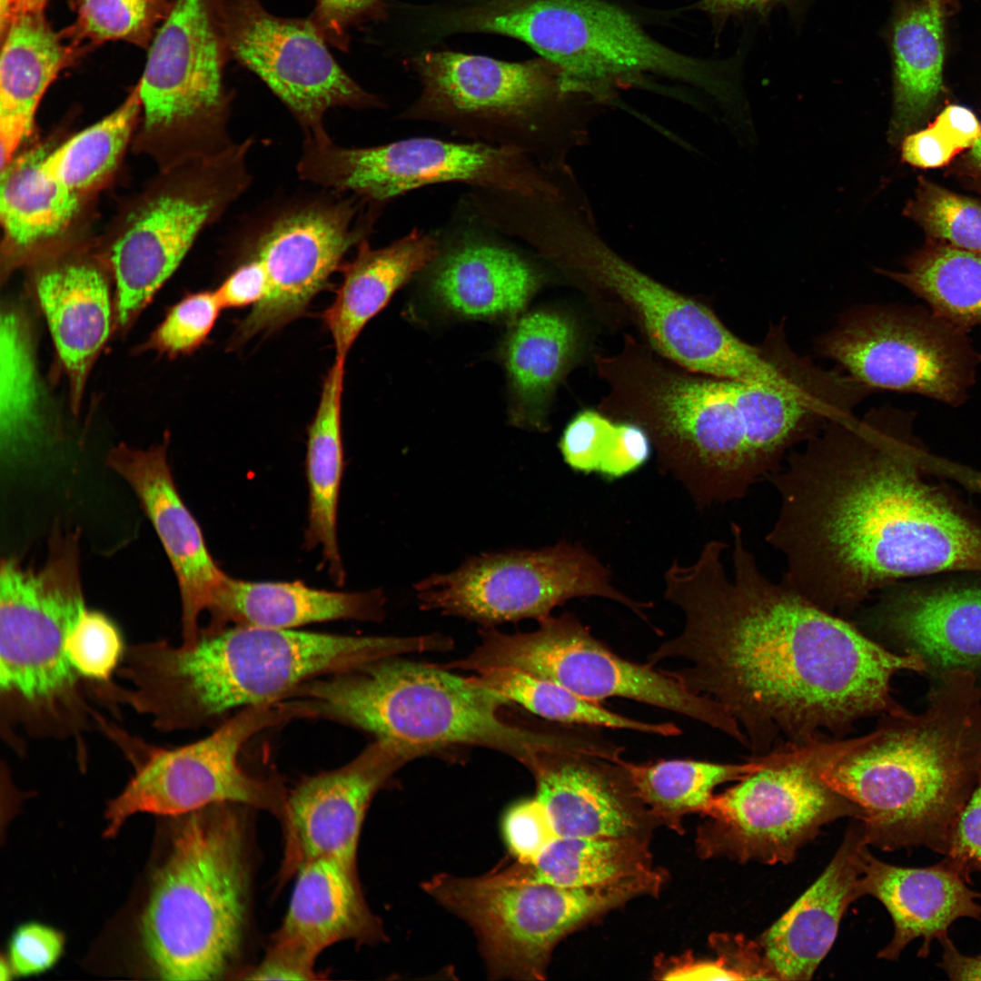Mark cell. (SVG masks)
<instances>
[{
	"label": "cell",
	"mask_w": 981,
	"mask_h": 981,
	"mask_svg": "<svg viewBox=\"0 0 981 981\" xmlns=\"http://www.w3.org/2000/svg\"><path fill=\"white\" fill-rule=\"evenodd\" d=\"M728 547L708 541L689 565L664 573L667 600L684 615L682 631L647 662L689 663L666 670L689 691L718 701L738 723L758 756L785 745L840 738L860 719L905 709L891 695L903 670L925 672L918 656L894 652L852 620L827 612L770 580L730 524Z\"/></svg>",
	"instance_id": "6da1fadb"
},
{
	"label": "cell",
	"mask_w": 981,
	"mask_h": 981,
	"mask_svg": "<svg viewBox=\"0 0 981 981\" xmlns=\"http://www.w3.org/2000/svg\"><path fill=\"white\" fill-rule=\"evenodd\" d=\"M900 414L873 408L830 421L768 479L779 507L765 540L785 560L782 582L847 619L920 574L941 543V508Z\"/></svg>",
	"instance_id": "7a4b0ae2"
},
{
	"label": "cell",
	"mask_w": 981,
	"mask_h": 981,
	"mask_svg": "<svg viewBox=\"0 0 981 981\" xmlns=\"http://www.w3.org/2000/svg\"><path fill=\"white\" fill-rule=\"evenodd\" d=\"M871 732L804 745L822 779L862 811L867 846L945 855L981 773V691L969 670L942 673L927 709L886 714Z\"/></svg>",
	"instance_id": "3957f363"
},
{
	"label": "cell",
	"mask_w": 981,
	"mask_h": 981,
	"mask_svg": "<svg viewBox=\"0 0 981 981\" xmlns=\"http://www.w3.org/2000/svg\"><path fill=\"white\" fill-rule=\"evenodd\" d=\"M411 637L348 636L233 626L202 631L191 645L167 640L126 648L98 698L129 707L163 732L199 728L231 711L283 699L321 676L411 653Z\"/></svg>",
	"instance_id": "277c9868"
},
{
	"label": "cell",
	"mask_w": 981,
	"mask_h": 981,
	"mask_svg": "<svg viewBox=\"0 0 981 981\" xmlns=\"http://www.w3.org/2000/svg\"><path fill=\"white\" fill-rule=\"evenodd\" d=\"M603 407L612 419L647 433L660 471L698 509L742 499L777 472L792 450L766 383L694 372L644 345L614 366Z\"/></svg>",
	"instance_id": "5b68a950"
},
{
	"label": "cell",
	"mask_w": 981,
	"mask_h": 981,
	"mask_svg": "<svg viewBox=\"0 0 981 981\" xmlns=\"http://www.w3.org/2000/svg\"><path fill=\"white\" fill-rule=\"evenodd\" d=\"M515 233L598 308L630 323L665 360L713 377L772 378L774 362L763 342L743 341L708 305L659 282L608 244L580 185L530 202Z\"/></svg>",
	"instance_id": "8992f818"
},
{
	"label": "cell",
	"mask_w": 981,
	"mask_h": 981,
	"mask_svg": "<svg viewBox=\"0 0 981 981\" xmlns=\"http://www.w3.org/2000/svg\"><path fill=\"white\" fill-rule=\"evenodd\" d=\"M288 698L301 718L332 719L432 753L453 746L491 748L528 770L543 754L590 753L595 746L585 726L510 724L500 710L512 702L475 676L398 657L312 679Z\"/></svg>",
	"instance_id": "52a82bcc"
},
{
	"label": "cell",
	"mask_w": 981,
	"mask_h": 981,
	"mask_svg": "<svg viewBox=\"0 0 981 981\" xmlns=\"http://www.w3.org/2000/svg\"><path fill=\"white\" fill-rule=\"evenodd\" d=\"M239 805L192 813L177 830L143 917L144 944L162 979L220 978L247 923L250 859Z\"/></svg>",
	"instance_id": "ba28073f"
},
{
	"label": "cell",
	"mask_w": 981,
	"mask_h": 981,
	"mask_svg": "<svg viewBox=\"0 0 981 981\" xmlns=\"http://www.w3.org/2000/svg\"><path fill=\"white\" fill-rule=\"evenodd\" d=\"M419 96L400 120L441 124L455 134L520 152L544 166L567 164L589 141L604 105L570 93L560 71L540 58L520 63L454 52L413 60Z\"/></svg>",
	"instance_id": "9c48e42d"
},
{
	"label": "cell",
	"mask_w": 981,
	"mask_h": 981,
	"mask_svg": "<svg viewBox=\"0 0 981 981\" xmlns=\"http://www.w3.org/2000/svg\"><path fill=\"white\" fill-rule=\"evenodd\" d=\"M441 27L517 38L560 69L566 91L603 104L615 89L647 75L691 84L723 103L734 94L714 65L655 41L606 0H473L442 15Z\"/></svg>",
	"instance_id": "30bf717a"
},
{
	"label": "cell",
	"mask_w": 981,
	"mask_h": 981,
	"mask_svg": "<svg viewBox=\"0 0 981 981\" xmlns=\"http://www.w3.org/2000/svg\"><path fill=\"white\" fill-rule=\"evenodd\" d=\"M79 562L77 535L60 531L39 570L15 558L2 560L0 696L7 722L31 733L74 737L82 751V732L93 712L65 651L86 609Z\"/></svg>",
	"instance_id": "8fae6325"
},
{
	"label": "cell",
	"mask_w": 981,
	"mask_h": 981,
	"mask_svg": "<svg viewBox=\"0 0 981 981\" xmlns=\"http://www.w3.org/2000/svg\"><path fill=\"white\" fill-rule=\"evenodd\" d=\"M293 718V710L281 700L252 706L235 712L204 738L170 748L145 743L101 717L98 726L135 768L108 804L104 835L114 836L136 813L178 816L218 804L257 808L280 818L288 795L283 786L250 775L239 756L254 735Z\"/></svg>",
	"instance_id": "7c38bea8"
},
{
	"label": "cell",
	"mask_w": 981,
	"mask_h": 981,
	"mask_svg": "<svg viewBox=\"0 0 981 981\" xmlns=\"http://www.w3.org/2000/svg\"><path fill=\"white\" fill-rule=\"evenodd\" d=\"M538 623L533 631L514 634L488 628L471 653L441 666L475 672L492 667L520 669L590 701L629 699L699 721L747 744L738 723L718 701L689 691L666 670L620 657L575 614L550 615Z\"/></svg>",
	"instance_id": "4fadbf2b"
},
{
	"label": "cell",
	"mask_w": 981,
	"mask_h": 981,
	"mask_svg": "<svg viewBox=\"0 0 981 981\" xmlns=\"http://www.w3.org/2000/svg\"><path fill=\"white\" fill-rule=\"evenodd\" d=\"M220 1L176 0L147 49L137 83L143 137L154 153H175L176 164L233 144Z\"/></svg>",
	"instance_id": "5bb4252c"
},
{
	"label": "cell",
	"mask_w": 981,
	"mask_h": 981,
	"mask_svg": "<svg viewBox=\"0 0 981 981\" xmlns=\"http://www.w3.org/2000/svg\"><path fill=\"white\" fill-rule=\"evenodd\" d=\"M251 141L176 164L167 183L148 192L122 221L108 249L115 318L128 327L177 269L202 230L248 183Z\"/></svg>",
	"instance_id": "9a60e30c"
},
{
	"label": "cell",
	"mask_w": 981,
	"mask_h": 981,
	"mask_svg": "<svg viewBox=\"0 0 981 981\" xmlns=\"http://www.w3.org/2000/svg\"><path fill=\"white\" fill-rule=\"evenodd\" d=\"M422 888L472 928L494 979L543 980L557 944L615 905L607 886L562 887L503 867L474 877L440 873Z\"/></svg>",
	"instance_id": "2e32d148"
},
{
	"label": "cell",
	"mask_w": 981,
	"mask_h": 981,
	"mask_svg": "<svg viewBox=\"0 0 981 981\" xmlns=\"http://www.w3.org/2000/svg\"><path fill=\"white\" fill-rule=\"evenodd\" d=\"M301 178L337 193L385 205L411 191L438 183L534 194L553 183V172L526 154L481 142L411 137L367 147H345L329 134L305 136Z\"/></svg>",
	"instance_id": "e0dca14e"
},
{
	"label": "cell",
	"mask_w": 981,
	"mask_h": 981,
	"mask_svg": "<svg viewBox=\"0 0 981 981\" xmlns=\"http://www.w3.org/2000/svg\"><path fill=\"white\" fill-rule=\"evenodd\" d=\"M757 771L713 796L697 847L704 857L788 863L821 828L862 811L833 789L796 745L756 757Z\"/></svg>",
	"instance_id": "ac0fdd59"
},
{
	"label": "cell",
	"mask_w": 981,
	"mask_h": 981,
	"mask_svg": "<svg viewBox=\"0 0 981 981\" xmlns=\"http://www.w3.org/2000/svg\"><path fill=\"white\" fill-rule=\"evenodd\" d=\"M816 350L870 391L916 393L953 406L966 400L981 361L967 331L901 305L847 310L817 339Z\"/></svg>",
	"instance_id": "d6986e66"
},
{
	"label": "cell",
	"mask_w": 981,
	"mask_h": 981,
	"mask_svg": "<svg viewBox=\"0 0 981 981\" xmlns=\"http://www.w3.org/2000/svg\"><path fill=\"white\" fill-rule=\"evenodd\" d=\"M421 609L463 618L485 628L525 619L537 621L581 597L614 600L648 621L651 602L629 598L612 585L609 570L586 548L560 542L473 557L455 570L414 585Z\"/></svg>",
	"instance_id": "ffe728a7"
},
{
	"label": "cell",
	"mask_w": 981,
	"mask_h": 981,
	"mask_svg": "<svg viewBox=\"0 0 981 981\" xmlns=\"http://www.w3.org/2000/svg\"><path fill=\"white\" fill-rule=\"evenodd\" d=\"M220 9L229 58L270 88L305 136L326 133L332 108L385 107L340 66L309 18L273 15L260 0H221Z\"/></svg>",
	"instance_id": "44dd1931"
},
{
	"label": "cell",
	"mask_w": 981,
	"mask_h": 981,
	"mask_svg": "<svg viewBox=\"0 0 981 981\" xmlns=\"http://www.w3.org/2000/svg\"><path fill=\"white\" fill-rule=\"evenodd\" d=\"M382 207L347 194L293 208L265 227L248 255L263 267L267 292L240 323L236 342L275 331L302 314L346 253L367 239Z\"/></svg>",
	"instance_id": "7402d4cb"
},
{
	"label": "cell",
	"mask_w": 981,
	"mask_h": 981,
	"mask_svg": "<svg viewBox=\"0 0 981 981\" xmlns=\"http://www.w3.org/2000/svg\"><path fill=\"white\" fill-rule=\"evenodd\" d=\"M431 753L376 738L342 767L304 778L287 795L280 818L284 874L292 875L301 864L317 857L356 867L361 830L372 798L406 763Z\"/></svg>",
	"instance_id": "603a6c76"
},
{
	"label": "cell",
	"mask_w": 981,
	"mask_h": 981,
	"mask_svg": "<svg viewBox=\"0 0 981 981\" xmlns=\"http://www.w3.org/2000/svg\"><path fill=\"white\" fill-rule=\"evenodd\" d=\"M283 921L261 963L246 973L254 980H312L317 956L341 941L372 944L385 937L369 908L356 867L330 857L301 864Z\"/></svg>",
	"instance_id": "cb8c5ba5"
},
{
	"label": "cell",
	"mask_w": 981,
	"mask_h": 981,
	"mask_svg": "<svg viewBox=\"0 0 981 981\" xmlns=\"http://www.w3.org/2000/svg\"><path fill=\"white\" fill-rule=\"evenodd\" d=\"M469 217L444 238L437 233L438 253L424 269L429 291L456 317L514 320L540 288L543 272L471 211Z\"/></svg>",
	"instance_id": "d4e9b609"
},
{
	"label": "cell",
	"mask_w": 981,
	"mask_h": 981,
	"mask_svg": "<svg viewBox=\"0 0 981 981\" xmlns=\"http://www.w3.org/2000/svg\"><path fill=\"white\" fill-rule=\"evenodd\" d=\"M168 437L147 450L121 444L107 464L132 487L173 567L181 597L182 643L201 634L200 617L210 610L227 579L210 555L201 528L181 499L167 460Z\"/></svg>",
	"instance_id": "484cf974"
},
{
	"label": "cell",
	"mask_w": 981,
	"mask_h": 981,
	"mask_svg": "<svg viewBox=\"0 0 981 981\" xmlns=\"http://www.w3.org/2000/svg\"><path fill=\"white\" fill-rule=\"evenodd\" d=\"M878 594V593H877ZM852 620L893 639L941 674L981 667V586L918 589L893 584Z\"/></svg>",
	"instance_id": "4316f807"
},
{
	"label": "cell",
	"mask_w": 981,
	"mask_h": 981,
	"mask_svg": "<svg viewBox=\"0 0 981 981\" xmlns=\"http://www.w3.org/2000/svg\"><path fill=\"white\" fill-rule=\"evenodd\" d=\"M619 760L552 752L540 756L529 769L536 784L535 798L547 808L559 837L649 841L659 825Z\"/></svg>",
	"instance_id": "83f0119b"
},
{
	"label": "cell",
	"mask_w": 981,
	"mask_h": 981,
	"mask_svg": "<svg viewBox=\"0 0 981 981\" xmlns=\"http://www.w3.org/2000/svg\"><path fill=\"white\" fill-rule=\"evenodd\" d=\"M813 885L755 941L772 979L809 980L831 948L847 907L861 896L866 843L858 818Z\"/></svg>",
	"instance_id": "f1b7e54d"
},
{
	"label": "cell",
	"mask_w": 981,
	"mask_h": 981,
	"mask_svg": "<svg viewBox=\"0 0 981 981\" xmlns=\"http://www.w3.org/2000/svg\"><path fill=\"white\" fill-rule=\"evenodd\" d=\"M34 289L77 411L115 317L109 277L94 258L59 254L35 272Z\"/></svg>",
	"instance_id": "f546056e"
},
{
	"label": "cell",
	"mask_w": 981,
	"mask_h": 981,
	"mask_svg": "<svg viewBox=\"0 0 981 981\" xmlns=\"http://www.w3.org/2000/svg\"><path fill=\"white\" fill-rule=\"evenodd\" d=\"M959 870L943 859L924 867H905L877 859L868 850L864 854L860 879L861 896L870 895L889 913L894 934L877 956L896 960L914 939L921 938L917 956H928L933 940L947 935L958 918L981 921V892L971 889Z\"/></svg>",
	"instance_id": "4dcf8cb0"
},
{
	"label": "cell",
	"mask_w": 981,
	"mask_h": 981,
	"mask_svg": "<svg viewBox=\"0 0 981 981\" xmlns=\"http://www.w3.org/2000/svg\"><path fill=\"white\" fill-rule=\"evenodd\" d=\"M0 148L3 169L31 134L50 84L87 52L56 31L45 11L18 12L1 35Z\"/></svg>",
	"instance_id": "1f68e13d"
},
{
	"label": "cell",
	"mask_w": 981,
	"mask_h": 981,
	"mask_svg": "<svg viewBox=\"0 0 981 981\" xmlns=\"http://www.w3.org/2000/svg\"><path fill=\"white\" fill-rule=\"evenodd\" d=\"M581 336L576 322L554 309L514 319L500 349L510 391V421L544 431L555 391L576 363Z\"/></svg>",
	"instance_id": "d6a6232c"
},
{
	"label": "cell",
	"mask_w": 981,
	"mask_h": 981,
	"mask_svg": "<svg viewBox=\"0 0 981 981\" xmlns=\"http://www.w3.org/2000/svg\"><path fill=\"white\" fill-rule=\"evenodd\" d=\"M380 590L340 592L316 590L295 582H251L227 577L209 610L211 622L203 631L233 626L277 629L322 621H379L385 615Z\"/></svg>",
	"instance_id": "836d02e7"
},
{
	"label": "cell",
	"mask_w": 981,
	"mask_h": 981,
	"mask_svg": "<svg viewBox=\"0 0 981 981\" xmlns=\"http://www.w3.org/2000/svg\"><path fill=\"white\" fill-rule=\"evenodd\" d=\"M438 251L437 233L417 228L383 247L372 248L367 239L357 246L355 257L343 266L335 299L323 313L335 359L345 361L366 324L429 266Z\"/></svg>",
	"instance_id": "e575fe53"
},
{
	"label": "cell",
	"mask_w": 981,
	"mask_h": 981,
	"mask_svg": "<svg viewBox=\"0 0 981 981\" xmlns=\"http://www.w3.org/2000/svg\"><path fill=\"white\" fill-rule=\"evenodd\" d=\"M945 0H898L891 28L893 114L888 141L897 145L935 109L943 91Z\"/></svg>",
	"instance_id": "d590c367"
},
{
	"label": "cell",
	"mask_w": 981,
	"mask_h": 981,
	"mask_svg": "<svg viewBox=\"0 0 981 981\" xmlns=\"http://www.w3.org/2000/svg\"><path fill=\"white\" fill-rule=\"evenodd\" d=\"M37 146L15 155L1 169L0 216L3 256L10 271L58 240L79 214L84 200L49 177Z\"/></svg>",
	"instance_id": "8d00e7d4"
},
{
	"label": "cell",
	"mask_w": 981,
	"mask_h": 981,
	"mask_svg": "<svg viewBox=\"0 0 981 981\" xmlns=\"http://www.w3.org/2000/svg\"><path fill=\"white\" fill-rule=\"evenodd\" d=\"M29 319L18 305H2L0 318V450L8 467L25 461L41 446L46 426L45 395Z\"/></svg>",
	"instance_id": "74e56055"
},
{
	"label": "cell",
	"mask_w": 981,
	"mask_h": 981,
	"mask_svg": "<svg viewBox=\"0 0 981 981\" xmlns=\"http://www.w3.org/2000/svg\"><path fill=\"white\" fill-rule=\"evenodd\" d=\"M345 361L335 359L329 370L320 401L309 428L306 473L309 484V520L306 545H320L334 581L344 572L337 543V504L343 469L341 427Z\"/></svg>",
	"instance_id": "f35d334b"
},
{
	"label": "cell",
	"mask_w": 981,
	"mask_h": 981,
	"mask_svg": "<svg viewBox=\"0 0 981 981\" xmlns=\"http://www.w3.org/2000/svg\"><path fill=\"white\" fill-rule=\"evenodd\" d=\"M649 841L622 837H558L534 861L503 867L525 879L562 887H594L649 875Z\"/></svg>",
	"instance_id": "ab89813d"
},
{
	"label": "cell",
	"mask_w": 981,
	"mask_h": 981,
	"mask_svg": "<svg viewBox=\"0 0 981 981\" xmlns=\"http://www.w3.org/2000/svg\"><path fill=\"white\" fill-rule=\"evenodd\" d=\"M635 791L657 824L682 834L684 818L704 814L714 789L738 781L762 767L756 757L741 764L694 759H669L647 763L619 760Z\"/></svg>",
	"instance_id": "60d3db41"
},
{
	"label": "cell",
	"mask_w": 981,
	"mask_h": 981,
	"mask_svg": "<svg viewBox=\"0 0 981 981\" xmlns=\"http://www.w3.org/2000/svg\"><path fill=\"white\" fill-rule=\"evenodd\" d=\"M877 272L920 297L945 322L965 331L981 324V254L928 238L902 271Z\"/></svg>",
	"instance_id": "b9f144b4"
},
{
	"label": "cell",
	"mask_w": 981,
	"mask_h": 981,
	"mask_svg": "<svg viewBox=\"0 0 981 981\" xmlns=\"http://www.w3.org/2000/svg\"><path fill=\"white\" fill-rule=\"evenodd\" d=\"M141 114L136 84L108 115L47 150L41 162L43 171L69 191L86 197L115 171Z\"/></svg>",
	"instance_id": "7bdbcfd3"
},
{
	"label": "cell",
	"mask_w": 981,
	"mask_h": 981,
	"mask_svg": "<svg viewBox=\"0 0 981 981\" xmlns=\"http://www.w3.org/2000/svg\"><path fill=\"white\" fill-rule=\"evenodd\" d=\"M477 681L511 702L554 723L631 730L661 737H677L680 728L671 722H647L609 710L563 686L512 667H492L476 672Z\"/></svg>",
	"instance_id": "ee69618b"
},
{
	"label": "cell",
	"mask_w": 981,
	"mask_h": 981,
	"mask_svg": "<svg viewBox=\"0 0 981 981\" xmlns=\"http://www.w3.org/2000/svg\"><path fill=\"white\" fill-rule=\"evenodd\" d=\"M176 0H65L74 14L65 37L87 52L108 41L148 49Z\"/></svg>",
	"instance_id": "f6af8a7d"
},
{
	"label": "cell",
	"mask_w": 981,
	"mask_h": 981,
	"mask_svg": "<svg viewBox=\"0 0 981 981\" xmlns=\"http://www.w3.org/2000/svg\"><path fill=\"white\" fill-rule=\"evenodd\" d=\"M903 214L929 239L981 254V204L976 201L920 177Z\"/></svg>",
	"instance_id": "bcb514c9"
},
{
	"label": "cell",
	"mask_w": 981,
	"mask_h": 981,
	"mask_svg": "<svg viewBox=\"0 0 981 981\" xmlns=\"http://www.w3.org/2000/svg\"><path fill=\"white\" fill-rule=\"evenodd\" d=\"M126 647L115 623L104 613L85 609L70 631L65 651L81 679L92 683L112 680Z\"/></svg>",
	"instance_id": "7dc6e473"
},
{
	"label": "cell",
	"mask_w": 981,
	"mask_h": 981,
	"mask_svg": "<svg viewBox=\"0 0 981 981\" xmlns=\"http://www.w3.org/2000/svg\"><path fill=\"white\" fill-rule=\"evenodd\" d=\"M222 309L215 290L188 293L168 310L143 349L170 358L193 352L206 341Z\"/></svg>",
	"instance_id": "c3c4849f"
},
{
	"label": "cell",
	"mask_w": 981,
	"mask_h": 981,
	"mask_svg": "<svg viewBox=\"0 0 981 981\" xmlns=\"http://www.w3.org/2000/svg\"><path fill=\"white\" fill-rule=\"evenodd\" d=\"M619 422L598 410L578 412L559 442L564 461L573 471L601 474L616 444Z\"/></svg>",
	"instance_id": "681fc988"
},
{
	"label": "cell",
	"mask_w": 981,
	"mask_h": 981,
	"mask_svg": "<svg viewBox=\"0 0 981 981\" xmlns=\"http://www.w3.org/2000/svg\"><path fill=\"white\" fill-rule=\"evenodd\" d=\"M502 833L515 862L534 861L559 837L545 806L535 797L518 802L503 817Z\"/></svg>",
	"instance_id": "f907efd6"
},
{
	"label": "cell",
	"mask_w": 981,
	"mask_h": 981,
	"mask_svg": "<svg viewBox=\"0 0 981 981\" xmlns=\"http://www.w3.org/2000/svg\"><path fill=\"white\" fill-rule=\"evenodd\" d=\"M64 945V936L49 926L37 922L19 926L8 946L13 974L28 976L48 970L60 957Z\"/></svg>",
	"instance_id": "816d5d0a"
},
{
	"label": "cell",
	"mask_w": 981,
	"mask_h": 981,
	"mask_svg": "<svg viewBox=\"0 0 981 981\" xmlns=\"http://www.w3.org/2000/svg\"><path fill=\"white\" fill-rule=\"evenodd\" d=\"M385 7L386 0H316L309 19L328 45L347 51L349 29L380 19L385 15Z\"/></svg>",
	"instance_id": "f5cc1de1"
},
{
	"label": "cell",
	"mask_w": 981,
	"mask_h": 981,
	"mask_svg": "<svg viewBox=\"0 0 981 981\" xmlns=\"http://www.w3.org/2000/svg\"><path fill=\"white\" fill-rule=\"evenodd\" d=\"M945 860L970 881L981 872V773L956 818Z\"/></svg>",
	"instance_id": "db71d44e"
},
{
	"label": "cell",
	"mask_w": 981,
	"mask_h": 981,
	"mask_svg": "<svg viewBox=\"0 0 981 981\" xmlns=\"http://www.w3.org/2000/svg\"><path fill=\"white\" fill-rule=\"evenodd\" d=\"M958 153L946 132L935 123L907 134L901 141L902 160L915 167H942Z\"/></svg>",
	"instance_id": "11a10c76"
},
{
	"label": "cell",
	"mask_w": 981,
	"mask_h": 981,
	"mask_svg": "<svg viewBox=\"0 0 981 981\" xmlns=\"http://www.w3.org/2000/svg\"><path fill=\"white\" fill-rule=\"evenodd\" d=\"M215 291L223 308L254 306L266 295L267 278L258 261L248 255Z\"/></svg>",
	"instance_id": "9f6ffc18"
},
{
	"label": "cell",
	"mask_w": 981,
	"mask_h": 981,
	"mask_svg": "<svg viewBox=\"0 0 981 981\" xmlns=\"http://www.w3.org/2000/svg\"><path fill=\"white\" fill-rule=\"evenodd\" d=\"M710 941L718 956L724 960L739 980H773L755 940H748L742 936L718 934L713 935Z\"/></svg>",
	"instance_id": "6f0895ef"
},
{
	"label": "cell",
	"mask_w": 981,
	"mask_h": 981,
	"mask_svg": "<svg viewBox=\"0 0 981 981\" xmlns=\"http://www.w3.org/2000/svg\"><path fill=\"white\" fill-rule=\"evenodd\" d=\"M657 975L665 980H739L719 956L715 960L697 959L690 954L660 958Z\"/></svg>",
	"instance_id": "680465c9"
},
{
	"label": "cell",
	"mask_w": 981,
	"mask_h": 981,
	"mask_svg": "<svg viewBox=\"0 0 981 981\" xmlns=\"http://www.w3.org/2000/svg\"><path fill=\"white\" fill-rule=\"evenodd\" d=\"M946 132L959 152L970 149L980 135V123L974 113L964 106L950 104L934 121Z\"/></svg>",
	"instance_id": "91938a15"
},
{
	"label": "cell",
	"mask_w": 981,
	"mask_h": 981,
	"mask_svg": "<svg viewBox=\"0 0 981 981\" xmlns=\"http://www.w3.org/2000/svg\"><path fill=\"white\" fill-rule=\"evenodd\" d=\"M939 942L943 947V955L938 966L949 979L981 981V955L970 956L962 954L948 936L940 939Z\"/></svg>",
	"instance_id": "94428289"
},
{
	"label": "cell",
	"mask_w": 981,
	"mask_h": 981,
	"mask_svg": "<svg viewBox=\"0 0 981 981\" xmlns=\"http://www.w3.org/2000/svg\"><path fill=\"white\" fill-rule=\"evenodd\" d=\"M788 0H701L699 7L717 18L744 13L767 14L775 5Z\"/></svg>",
	"instance_id": "6125c7cd"
},
{
	"label": "cell",
	"mask_w": 981,
	"mask_h": 981,
	"mask_svg": "<svg viewBox=\"0 0 981 981\" xmlns=\"http://www.w3.org/2000/svg\"><path fill=\"white\" fill-rule=\"evenodd\" d=\"M955 170L972 188L981 193V122L977 141L968 149Z\"/></svg>",
	"instance_id": "be15d7a7"
},
{
	"label": "cell",
	"mask_w": 981,
	"mask_h": 981,
	"mask_svg": "<svg viewBox=\"0 0 981 981\" xmlns=\"http://www.w3.org/2000/svg\"><path fill=\"white\" fill-rule=\"evenodd\" d=\"M18 12L19 10L16 0H0L1 35L7 30Z\"/></svg>",
	"instance_id": "e7e4bbea"
},
{
	"label": "cell",
	"mask_w": 981,
	"mask_h": 981,
	"mask_svg": "<svg viewBox=\"0 0 981 981\" xmlns=\"http://www.w3.org/2000/svg\"><path fill=\"white\" fill-rule=\"evenodd\" d=\"M19 12L45 11L48 0H16Z\"/></svg>",
	"instance_id": "03108f58"
}]
</instances>
